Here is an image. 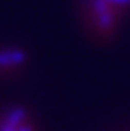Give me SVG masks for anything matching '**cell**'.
<instances>
[{
  "label": "cell",
  "instance_id": "6da1fadb",
  "mask_svg": "<svg viewBox=\"0 0 130 131\" xmlns=\"http://www.w3.org/2000/svg\"><path fill=\"white\" fill-rule=\"evenodd\" d=\"M130 14V0H85L82 5V25L97 44L115 39Z\"/></svg>",
  "mask_w": 130,
  "mask_h": 131
},
{
  "label": "cell",
  "instance_id": "7a4b0ae2",
  "mask_svg": "<svg viewBox=\"0 0 130 131\" xmlns=\"http://www.w3.org/2000/svg\"><path fill=\"white\" fill-rule=\"evenodd\" d=\"M0 131H39V125L27 108L11 105L0 109Z\"/></svg>",
  "mask_w": 130,
  "mask_h": 131
},
{
  "label": "cell",
  "instance_id": "3957f363",
  "mask_svg": "<svg viewBox=\"0 0 130 131\" xmlns=\"http://www.w3.org/2000/svg\"><path fill=\"white\" fill-rule=\"evenodd\" d=\"M28 64V52L24 47H0V77H13L22 72Z\"/></svg>",
  "mask_w": 130,
  "mask_h": 131
}]
</instances>
